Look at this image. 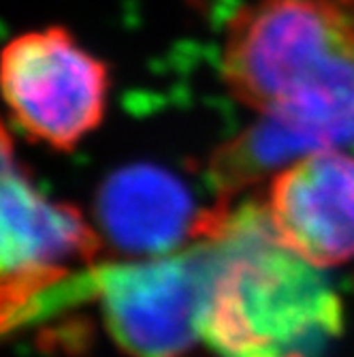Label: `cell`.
Returning a JSON list of instances; mask_svg holds the SVG:
<instances>
[{"label":"cell","instance_id":"obj_1","mask_svg":"<svg viewBox=\"0 0 354 357\" xmlns=\"http://www.w3.org/2000/svg\"><path fill=\"white\" fill-rule=\"evenodd\" d=\"M220 71L297 158L354 146V0H254L227 24Z\"/></svg>","mask_w":354,"mask_h":357},{"label":"cell","instance_id":"obj_2","mask_svg":"<svg viewBox=\"0 0 354 357\" xmlns=\"http://www.w3.org/2000/svg\"><path fill=\"white\" fill-rule=\"evenodd\" d=\"M209 238L216 272L201 336L222 357H318L341 332L337 294L282 240L269 208H227Z\"/></svg>","mask_w":354,"mask_h":357},{"label":"cell","instance_id":"obj_3","mask_svg":"<svg viewBox=\"0 0 354 357\" xmlns=\"http://www.w3.org/2000/svg\"><path fill=\"white\" fill-rule=\"evenodd\" d=\"M216 272L207 236L177 252L71 272L3 319L22 328L83 300H99L113 340L133 357H186L201 326Z\"/></svg>","mask_w":354,"mask_h":357},{"label":"cell","instance_id":"obj_4","mask_svg":"<svg viewBox=\"0 0 354 357\" xmlns=\"http://www.w3.org/2000/svg\"><path fill=\"white\" fill-rule=\"evenodd\" d=\"M3 94L17 128L56 150H73L103 122L107 62L64 26L22 32L3 50Z\"/></svg>","mask_w":354,"mask_h":357},{"label":"cell","instance_id":"obj_5","mask_svg":"<svg viewBox=\"0 0 354 357\" xmlns=\"http://www.w3.org/2000/svg\"><path fill=\"white\" fill-rule=\"evenodd\" d=\"M101 236L71 208L45 199L13 163L5 139L3 169V317L39 291L90 264L101 250Z\"/></svg>","mask_w":354,"mask_h":357},{"label":"cell","instance_id":"obj_6","mask_svg":"<svg viewBox=\"0 0 354 357\" xmlns=\"http://www.w3.org/2000/svg\"><path fill=\"white\" fill-rule=\"evenodd\" d=\"M227 206L199 208L190 188L156 165L111 174L96 197L99 236L113 250L137 257L177 252L209 236Z\"/></svg>","mask_w":354,"mask_h":357},{"label":"cell","instance_id":"obj_7","mask_svg":"<svg viewBox=\"0 0 354 357\" xmlns=\"http://www.w3.org/2000/svg\"><path fill=\"white\" fill-rule=\"evenodd\" d=\"M269 214L282 240L318 268L354 255V156L320 150L277 172Z\"/></svg>","mask_w":354,"mask_h":357}]
</instances>
